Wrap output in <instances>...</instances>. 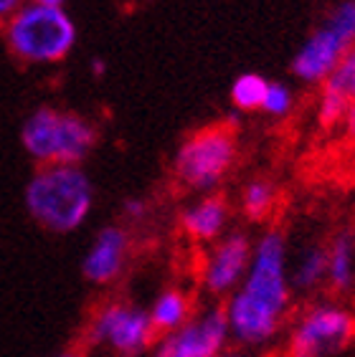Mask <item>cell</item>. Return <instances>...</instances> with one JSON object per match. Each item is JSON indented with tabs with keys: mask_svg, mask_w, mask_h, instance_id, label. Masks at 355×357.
<instances>
[{
	"mask_svg": "<svg viewBox=\"0 0 355 357\" xmlns=\"http://www.w3.org/2000/svg\"><path fill=\"white\" fill-rule=\"evenodd\" d=\"M328 284L335 294H348L355 287V238L348 231H340L330 241Z\"/></svg>",
	"mask_w": 355,
	"mask_h": 357,
	"instance_id": "14",
	"label": "cell"
},
{
	"mask_svg": "<svg viewBox=\"0 0 355 357\" xmlns=\"http://www.w3.org/2000/svg\"><path fill=\"white\" fill-rule=\"evenodd\" d=\"M254 243L252 238L241 231L226 234L224 238L213 246L211 256L203 266V287L213 296L231 294L233 289L244 282L249 264H252Z\"/></svg>",
	"mask_w": 355,
	"mask_h": 357,
	"instance_id": "9",
	"label": "cell"
},
{
	"mask_svg": "<svg viewBox=\"0 0 355 357\" xmlns=\"http://www.w3.org/2000/svg\"><path fill=\"white\" fill-rule=\"evenodd\" d=\"M274 206H277V185L272 180L256 178L246 183L244 192H241V213L252 223H261L269 218Z\"/></svg>",
	"mask_w": 355,
	"mask_h": 357,
	"instance_id": "17",
	"label": "cell"
},
{
	"mask_svg": "<svg viewBox=\"0 0 355 357\" xmlns=\"http://www.w3.org/2000/svg\"><path fill=\"white\" fill-rule=\"evenodd\" d=\"M31 218L51 234H71L92 213L94 188L79 165H41L26 185Z\"/></svg>",
	"mask_w": 355,
	"mask_h": 357,
	"instance_id": "2",
	"label": "cell"
},
{
	"mask_svg": "<svg viewBox=\"0 0 355 357\" xmlns=\"http://www.w3.org/2000/svg\"><path fill=\"white\" fill-rule=\"evenodd\" d=\"M292 104H294L292 91H289L284 84H269L261 109H264L269 117H287L289 109H292Z\"/></svg>",
	"mask_w": 355,
	"mask_h": 357,
	"instance_id": "19",
	"label": "cell"
},
{
	"mask_svg": "<svg viewBox=\"0 0 355 357\" xmlns=\"http://www.w3.org/2000/svg\"><path fill=\"white\" fill-rule=\"evenodd\" d=\"M229 335L226 310H208L203 317L165 335L152 357H216L224 350Z\"/></svg>",
	"mask_w": 355,
	"mask_h": 357,
	"instance_id": "7",
	"label": "cell"
},
{
	"mask_svg": "<svg viewBox=\"0 0 355 357\" xmlns=\"http://www.w3.org/2000/svg\"><path fill=\"white\" fill-rule=\"evenodd\" d=\"M54 357H79L76 352H59V355H54Z\"/></svg>",
	"mask_w": 355,
	"mask_h": 357,
	"instance_id": "25",
	"label": "cell"
},
{
	"mask_svg": "<svg viewBox=\"0 0 355 357\" xmlns=\"http://www.w3.org/2000/svg\"><path fill=\"white\" fill-rule=\"evenodd\" d=\"M104 69H107V66H104V61H99V59H96V61L92 63V71H94V76H102Z\"/></svg>",
	"mask_w": 355,
	"mask_h": 357,
	"instance_id": "24",
	"label": "cell"
},
{
	"mask_svg": "<svg viewBox=\"0 0 355 357\" xmlns=\"http://www.w3.org/2000/svg\"><path fill=\"white\" fill-rule=\"evenodd\" d=\"M229 357H244V355H229Z\"/></svg>",
	"mask_w": 355,
	"mask_h": 357,
	"instance_id": "26",
	"label": "cell"
},
{
	"mask_svg": "<svg viewBox=\"0 0 355 357\" xmlns=\"http://www.w3.org/2000/svg\"><path fill=\"white\" fill-rule=\"evenodd\" d=\"M89 332H92V342L107 344L119 355H140L150 347L155 337L150 312L124 302H112L102 307Z\"/></svg>",
	"mask_w": 355,
	"mask_h": 357,
	"instance_id": "6",
	"label": "cell"
},
{
	"mask_svg": "<svg viewBox=\"0 0 355 357\" xmlns=\"http://www.w3.org/2000/svg\"><path fill=\"white\" fill-rule=\"evenodd\" d=\"M124 215L132 220H143L147 215V203L140 198H127L124 200Z\"/></svg>",
	"mask_w": 355,
	"mask_h": 357,
	"instance_id": "21",
	"label": "cell"
},
{
	"mask_svg": "<svg viewBox=\"0 0 355 357\" xmlns=\"http://www.w3.org/2000/svg\"><path fill=\"white\" fill-rule=\"evenodd\" d=\"M229 223V203L224 195H205L180 213V228L188 238L205 243L216 241Z\"/></svg>",
	"mask_w": 355,
	"mask_h": 357,
	"instance_id": "12",
	"label": "cell"
},
{
	"mask_svg": "<svg viewBox=\"0 0 355 357\" xmlns=\"http://www.w3.org/2000/svg\"><path fill=\"white\" fill-rule=\"evenodd\" d=\"M127 251H130V236L124 228H102L96 238L92 241V246L82 261L84 279L89 284H96V287H104V284L119 279L124 271V261H127Z\"/></svg>",
	"mask_w": 355,
	"mask_h": 357,
	"instance_id": "10",
	"label": "cell"
},
{
	"mask_svg": "<svg viewBox=\"0 0 355 357\" xmlns=\"http://www.w3.org/2000/svg\"><path fill=\"white\" fill-rule=\"evenodd\" d=\"M150 319L155 332H171L180 330L185 322H188V299L180 289H168L163 294L157 296L155 304L150 310Z\"/></svg>",
	"mask_w": 355,
	"mask_h": 357,
	"instance_id": "16",
	"label": "cell"
},
{
	"mask_svg": "<svg viewBox=\"0 0 355 357\" xmlns=\"http://www.w3.org/2000/svg\"><path fill=\"white\" fill-rule=\"evenodd\" d=\"M355 340V317L345 307L320 302L297 319L287 357H338Z\"/></svg>",
	"mask_w": 355,
	"mask_h": 357,
	"instance_id": "5",
	"label": "cell"
},
{
	"mask_svg": "<svg viewBox=\"0 0 355 357\" xmlns=\"http://www.w3.org/2000/svg\"><path fill=\"white\" fill-rule=\"evenodd\" d=\"M239 155L236 130L233 124L216 122L205 124L201 130L180 142L173 160V172L178 183L188 190L208 192L231 172Z\"/></svg>",
	"mask_w": 355,
	"mask_h": 357,
	"instance_id": "4",
	"label": "cell"
},
{
	"mask_svg": "<svg viewBox=\"0 0 355 357\" xmlns=\"http://www.w3.org/2000/svg\"><path fill=\"white\" fill-rule=\"evenodd\" d=\"M328 282V246H307L294 264L289 284L297 291H312Z\"/></svg>",
	"mask_w": 355,
	"mask_h": 357,
	"instance_id": "15",
	"label": "cell"
},
{
	"mask_svg": "<svg viewBox=\"0 0 355 357\" xmlns=\"http://www.w3.org/2000/svg\"><path fill=\"white\" fill-rule=\"evenodd\" d=\"M10 54L26 63H59L76 46V26L64 8L26 3L0 28Z\"/></svg>",
	"mask_w": 355,
	"mask_h": 357,
	"instance_id": "3",
	"label": "cell"
},
{
	"mask_svg": "<svg viewBox=\"0 0 355 357\" xmlns=\"http://www.w3.org/2000/svg\"><path fill=\"white\" fill-rule=\"evenodd\" d=\"M292 299L287 271V241L272 228L256 243L241 287L229 296V332L246 347H261L280 335Z\"/></svg>",
	"mask_w": 355,
	"mask_h": 357,
	"instance_id": "1",
	"label": "cell"
},
{
	"mask_svg": "<svg viewBox=\"0 0 355 357\" xmlns=\"http://www.w3.org/2000/svg\"><path fill=\"white\" fill-rule=\"evenodd\" d=\"M28 3H36V6H48V8H64L66 0H28Z\"/></svg>",
	"mask_w": 355,
	"mask_h": 357,
	"instance_id": "23",
	"label": "cell"
},
{
	"mask_svg": "<svg viewBox=\"0 0 355 357\" xmlns=\"http://www.w3.org/2000/svg\"><path fill=\"white\" fill-rule=\"evenodd\" d=\"M350 48H355V38H350L338 23L328 18L297 51L292 61L294 76L307 84L325 82Z\"/></svg>",
	"mask_w": 355,
	"mask_h": 357,
	"instance_id": "8",
	"label": "cell"
},
{
	"mask_svg": "<svg viewBox=\"0 0 355 357\" xmlns=\"http://www.w3.org/2000/svg\"><path fill=\"white\" fill-rule=\"evenodd\" d=\"M342 124H345V135H348L350 139H355V99H353V104L348 107V114H345Z\"/></svg>",
	"mask_w": 355,
	"mask_h": 357,
	"instance_id": "22",
	"label": "cell"
},
{
	"mask_svg": "<svg viewBox=\"0 0 355 357\" xmlns=\"http://www.w3.org/2000/svg\"><path fill=\"white\" fill-rule=\"evenodd\" d=\"M96 144V127L82 114L59 109L54 165H82Z\"/></svg>",
	"mask_w": 355,
	"mask_h": 357,
	"instance_id": "11",
	"label": "cell"
},
{
	"mask_svg": "<svg viewBox=\"0 0 355 357\" xmlns=\"http://www.w3.org/2000/svg\"><path fill=\"white\" fill-rule=\"evenodd\" d=\"M26 3L28 0H0V28L6 26V23L26 6Z\"/></svg>",
	"mask_w": 355,
	"mask_h": 357,
	"instance_id": "20",
	"label": "cell"
},
{
	"mask_svg": "<svg viewBox=\"0 0 355 357\" xmlns=\"http://www.w3.org/2000/svg\"><path fill=\"white\" fill-rule=\"evenodd\" d=\"M353 238H355V234H353Z\"/></svg>",
	"mask_w": 355,
	"mask_h": 357,
	"instance_id": "27",
	"label": "cell"
},
{
	"mask_svg": "<svg viewBox=\"0 0 355 357\" xmlns=\"http://www.w3.org/2000/svg\"><path fill=\"white\" fill-rule=\"evenodd\" d=\"M269 82L259 74H241L231 86V104L239 112H256L264 104Z\"/></svg>",
	"mask_w": 355,
	"mask_h": 357,
	"instance_id": "18",
	"label": "cell"
},
{
	"mask_svg": "<svg viewBox=\"0 0 355 357\" xmlns=\"http://www.w3.org/2000/svg\"><path fill=\"white\" fill-rule=\"evenodd\" d=\"M56 124H59V109H54V107H38L23 122V130H21L23 150L38 165H54Z\"/></svg>",
	"mask_w": 355,
	"mask_h": 357,
	"instance_id": "13",
	"label": "cell"
}]
</instances>
